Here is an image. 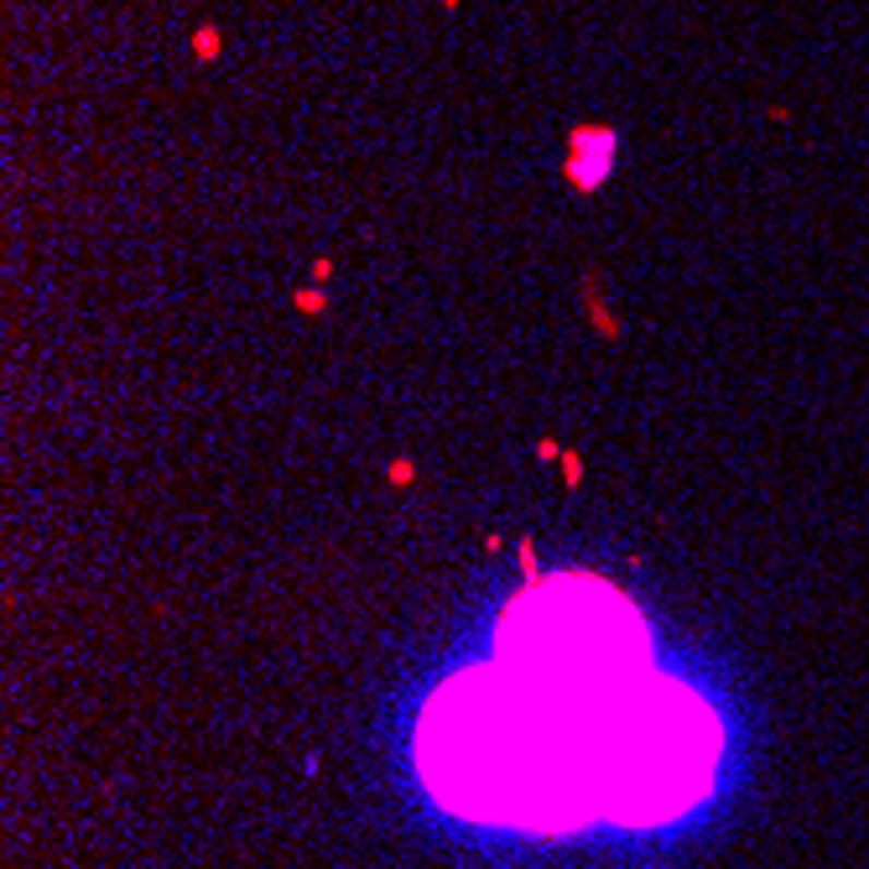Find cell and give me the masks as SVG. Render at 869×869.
Listing matches in <instances>:
<instances>
[{
	"instance_id": "cell-1",
	"label": "cell",
	"mask_w": 869,
	"mask_h": 869,
	"mask_svg": "<svg viewBox=\"0 0 869 869\" xmlns=\"http://www.w3.org/2000/svg\"><path fill=\"white\" fill-rule=\"evenodd\" d=\"M500 667L573 688H615L646 677V630L615 588L552 579L521 594L500 620Z\"/></svg>"
},
{
	"instance_id": "cell-2",
	"label": "cell",
	"mask_w": 869,
	"mask_h": 869,
	"mask_svg": "<svg viewBox=\"0 0 869 869\" xmlns=\"http://www.w3.org/2000/svg\"><path fill=\"white\" fill-rule=\"evenodd\" d=\"M615 156H620V135L604 131V126H579V131L568 135V167L562 172H568V182L579 193H594L609 178Z\"/></svg>"
},
{
	"instance_id": "cell-3",
	"label": "cell",
	"mask_w": 869,
	"mask_h": 869,
	"mask_svg": "<svg viewBox=\"0 0 869 869\" xmlns=\"http://www.w3.org/2000/svg\"><path fill=\"white\" fill-rule=\"evenodd\" d=\"M214 47H219V37H214V32H199V52H203V58H209Z\"/></svg>"
}]
</instances>
